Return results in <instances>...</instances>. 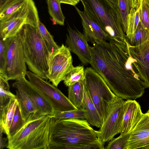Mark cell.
Listing matches in <instances>:
<instances>
[{
  "label": "cell",
  "mask_w": 149,
  "mask_h": 149,
  "mask_svg": "<svg viewBox=\"0 0 149 149\" xmlns=\"http://www.w3.org/2000/svg\"><path fill=\"white\" fill-rule=\"evenodd\" d=\"M103 41L90 47L92 68L104 79L116 95L135 100L145 92L126 43Z\"/></svg>",
  "instance_id": "6da1fadb"
},
{
  "label": "cell",
  "mask_w": 149,
  "mask_h": 149,
  "mask_svg": "<svg viewBox=\"0 0 149 149\" xmlns=\"http://www.w3.org/2000/svg\"><path fill=\"white\" fill-rule=\"evenodd\" d=\"M99 131L86 119L50 118L49 142L67 146L68 149H104Z\"/></svg>",
  "instance_id": "7a4b0ae2"
},
{
  "label": "cell",
  "mask_w": 149,
  "mask_h": 149,
  "mask_svg": "<svg viewBox=\"0 0 149 149\" xmlns=\"http://www.w3.org/2000/svg\"><path fill=\"white\" fill-rule=\"evenodd\" d=\"M19 33L25 62L29 69L48 80L47 75L51 54L37 27L25 24Z\"/></svg>",
  "instance_id": "3957f363"
},
{
  "label": "cell",
  "mask_w": 149,
  "mask_h": 149,
  "mask_svg": "<svg viewBox=\"0 0 149 149\" xmlns=\"http://www.w3.org/2000/svg\"><path fill=\"white\" fill-rule=\"evenodd\" d=\"M84 10L98 23L110 40L125 43L124 33L118 8L109 0H80Z\"/></svg>",
  "instance_id": "277c9868"
},
{
  "label": "cell",
  "mask_w": 149,
  "mask_h": 149,
  "mask_svg": "<svg viewBox=\"0 0 149 149\" xmlns=\"http://www.w3.org/2000/svg\"><path fill=\"white\" fill-rule=\"evenodd\" d=\"M50 117L42 116L26 123L15 135L8 138L9 149H47Z\"/></svg>",
  "instance_id": "5b68a950"
},
{
  "label": "cell",
  "mask_w": 149,
  "mask_h": 149,
  "mask_svg": "<svg viewBox=\"0 0 149 149\" xmlns=\"http://www.w3.org/2000/svg\"><path fill=\"white\" fill-rule=\"evenodd\" d=\"M84 80L86 89L104 122L109 106L117 97L92 68L85 69Z\"/></svg>",
  "instance_id": "8992f818"
},
{
  "label": "cell",
  "mask_w": 149,
  "mask_h": 149,
  "mask_svg": "<svg viewBox=\"0 0 149 149\" xmlns=\"http://www.w3.org/2000/svg\"><path fill=\"white\" fill-rule=\"evenodd\" d=\"M40 21L33 0L3 20L0 21V38L3 40L17 36L26 24L37 27Z\"/></svg>",
  "instance_id": "52a82bcc"
},
{
  "label": "cell",
  "mask_w": 149,
  "mask_h": 149,
  "mask_svg": "<svg viewBox=\"0 0 149 149\" xmlns=\"http://www.w3.org/2000/svg\"><path fill=\"white\" fill-rule=\"evenodd\" d=\"M5 63L1 73L7 80L25 77L27 71L23 45L19 32L16 36L6 39Z\"/></svg>",
  "instance_id": "ba28073f"
},
{
  "label": "cell",
  "mask_w": 149,
  "mask_h": 149,
  "mask_svg": "<svg viewBox=\"0 0 149 149\" xmlns=\"http://www.w3.org/2000/svg\"><path fill=\"white\" fill-rule=\"evenodd\" d=\"M125 101L117 97L108 107L106 118L99 130V141L104 145L121 132Z\"/></svg>",
  "instance_id": "9c48e42d"
},
{
  "label": "cell",
  "mask_w": 149,
  "mask_h": 149,
  "mask_svg": "<svg viewBox=\"0 0 149 149\" xmlns=\"http://www.w3.org/2000/svg\"><path fill=\"white\" fill-rule=\"evenodd\" d=\"M74 67L71 52L63 44L51 54L47 77L57 87L66 74Z\"/></svg>",
  "instance_id": "30bf717a"
},
{
  "label": "cell",
  "mask_w": 149,
  "mask_h": 149,
  "mask_svg": "<svg viewBox=\"0 0 149 149\" xmlns=\"http://www.w3.org/2000/svg\"><path fill=\"white\" fill-rule=\"evenodd\" d=\"M26 76L30 82L49 100L55 111H67L77 109L57 87L31 71Z\"/></svg>",
  "instance_id": "8fae6325"
},
{
  "label": "cell",
  "mask_w": 149,
  "mask_h": 149,
  "mask_svg": "<svg viewBox=\"0 0 149 149\" xmlns=\"http://www.w3.org/2000/svg\"><path fill=\"white\" fill-rule=\"evenodd\" d=\"M133 64L145 88H149V36L141 43L135 46L126 42Z\"/></svg>",
  "instance_id": "7c38bea8"
},
{
  "label": "cell",
  "mask_w": 149,
  "mask_h": 149,
  "mask_svg": "<svg viewBox=\"0 0 149 149\" xmlns=\"http://www.w3.org/2000/svg\"><path fill=\"white\" fill-rule=\"evenodd\" d=\"M12 86L25 93L36 104L42 116H50L54 113V107L49 100L25 77L16 80Z\"/></svg>",
  "instance_id": "4fadbf2b"
},
{
  "label": "cell",
  "mask_w": 149,
  "mask_h": 149,
  "mask_svg": "<svg viewBox=\"0 0 149 149\" xmlns=\"http://www.w3.org/2000/svg\"><path fill=\"white\" fill-rule=\"evenodd\" d=\"M68 31L65 41L66 46L71 52L77 56L83 65L90 64L91 46L86 36L77 29H72L69 26Z\"/></svg>",
  "instance_id": "5bb4252c"
},
{
  "label": "cell",
  "mask_w": 149,
  "mask_h": 149,
  "mask_svg": "<svg viewBox=\"0 0 149 149\" xmlns=\"http://www.w3.org/2000/svg\"><path fill=\"white\" fill-rule=\"evenodd\" d=\"M129 133L125 149H149V116L144 114Z\"/></svg>",
  "instance_id": "9a60e30c"
},
{
  "label": "cell",
  "mask_w": 149,
  "mask_h": 149,
  "mask_svg": "<svg viewBox=\"0 0 149 149\" xmlns=\"http://www.w3.org/2000/svg\"><path fill=\"white\" fill-rule=\"evenodd\" d=\"M75 8L81 18L84 34L88 42L94 45L102 41L109 40L108 35L100 25L86 11H81L76 7Z\"/></svg>",
  "instance_id": "2e32d148"
},
{
  "label": "cell",
  "mask_w": 149,
  "mask_h": 149,
  "mask_svg": "<svg viewBox=\"0 0 149 149\" xmlns=\"http://www.w3.org/2000/svg\"><path fill=\"white\" fill-rule=\"evenodd\" d=\"M124 107L121 132L129 133L135 127L144 113L142 111L140 105L135 100L125 101Z\"/></svg>",
  "instance_id": "e0dca14e"
},
{
  "label": "cell",
  "mask_w": 149,
  "mask_h": 149,
  "mask_svg": "<svg viewBox=\"0 0 149 149\" xmlns=\"http://www.w3.org/2000/svg\"><path fill=\"white\" fill-rule=\"evenodd\" d=\"M16 89V97L25 123L42 116L39 109L31 99L21 89Z\"/></svg>",
  "instance_id": "ac0fdd59"
},
{
  "label": "cell",
  "mask_w": 149,
  "mask_h": 149,
  "mask_svg": "<svg viewBox=\"0 0 149 149\" xmlns=\"http://www.w3.org/2000/svg\"><path fill=\"white\" fill-rule=\"evenodd\" d=\"M18 104L16 98L11 99L7 104L0 107V129L7 136Z\"/></svg>",
  "instance_id": "d6986e66"
},
{
  "label": "cell",
  "mask_w": 149,
  "mask_h": 149,
  "mask_svg": "<svg viewBox=\"0 0 149 149\" xmlns=\"http://www.w3.org/2000/svg\"><path fill=\"white\" fill-rule=\"evenodd\" d=\"M81 107L87 112L88 117L86 120L89 123L93 126L100 128L103 124V120L85 88Z\"/></svg>",
  "instance_id": "ffe728a7"
},
{
  "label": "cell",
  "mask_w": 149,
  "mask_h": 149,
  "mask_svg": "<svg viewBox=\"0 0 149 149\" xmlns=\"http://www.w3.org/2000/svg\"><path fill=\"white\" fill-rule=\"evenodd\" d=\"M85 88L84 79L68 87V98L77 108L81 107Z\"/></svg>",
  "instance_id": "44dd1931"
},
{
  "label": "cell",
  "mask_w": 149,
  "mask_h": 149,
  "mask_svg": "<svg viewBox=\"0 0 149 149\" xmlns=\"http://www.w3.org/2000/svg\"><path fill=\"white\" fill-rule=\"evenodd\" d=\"M140 21L139 9L131 8L127 17L125 33L127 41L130 45L133 42L135 32Z\"/></svg>",
  "instance_id": "7402d4cb"
},
{
  "label": "cell",
  "mask_w": 149,
  "mask_h": 149,
  "mask_svg": "<svg viewBox=\"0 0 149 149\" xmlns=\"http://www.w3.org/2000/svg\"><path fill=\"white\" fill-rule=\"evenodd\" d=\"M29 0H7L0 6V21L25 6Z\"/></svg>",
  "instance_id": "603a6c76"
},
{
  "label": "cell",
  "mask_w": 149,
  "mask_h": 149,
  "mask_svg": "<svg viewBox=\"0 0 149 149\" xmlns=\"http://www.w3.org/2000/svg\"><path fill=\"white\" fill-rule=\"evenodd\" d=\"M49 13L53 21L57 24L64 25L65 17L61 6V4L57 0H47Z\"/></svg>",
  "instance_id": "cb8c5ba5"
},
{
  "label": "cell",
  "mask_w": 149,
  "mask_h": 149,
  "mask_svg": "<svg viewBox=\"0 0 149 149\" xmlns=\"http://www.w3.org/2000/svg\"><path fill=\"white\" fill-rule=\"evenodd\" d=\"M50 118L58 119H87L88 116L86 109L80 107L77 109L64 111H55Z\"/></svg>",
  "instance_id": "d4e9b609"
},
{
  "label": "cell",
  "mask_w": 149,
  "mask_h": 149,
  "mask_svg": "<svg viewBox=\"0 0 149 149\" xmlns=\"http://www.w3.org/2000/svg\"><path fill=\"white\" fill-rule=\"evenodd\" d=\"M85 77V69L83 65L74 67L65 76L64 83L67 87L83 80Z\"/></svg>",
  "instance_id": "484cf974"
},
{
  "label": "cell",
  "mask_w": 149,
  "mask_h": 149,
  "mask_svg": "<svg viewBox=\"0 0 149 149\" xmlns=\"http://www.w3.org/2000/svg\"><path fill=\"white\" fill-rule=\"evenodd\" d=\"M7 81L0 73V107L7 104L11 99L16 98V95L10 90V86Z\"/></svg>",
  "instance_id": "4316f807"
},
{
  "label": "cell",
  "mask_w": 149,
  "mask_h": 149,
  "mask_svg": "<svg viewBox=\"0 0 149 149\" xmlns=\"http://www.w3.org/2000/svg\"><path fill=\"white\" fill-rule=\"evenodd\" d=\"M37 28L51 54L58 49L59 46L54 41L53 36L40 21H39Z\"/></svg>",
  "instance_id": "83f0119b"
},
{
  "label": "cell",
  "mask_w": 149,
  "mask_h": 149,
  "mask_svg": "<svg viewBox=\"0 0 149 149\" xmlns=\"http://www.w3.org/2000/svg\"><path fill=\"white\" fill-rule=\"evenodd\" d=\"M25 123L22 117L18 105L10 127L9 134L7 136V139L16 134Z\"/></svg>",
  "instance_id": "f1b7e54d"
},
{
  "label": "cell",
  "mask_w": 149,
  "mask_h": 149,
  "mask_svg": "<svg viewBox=\"0 0 149 149\" xmlns=\"http://www.w3.org/2000/svg\"><path fill=\"white\" fill-rule=\"evenodd\" d=\"M140 21L149 31V0H141L139 8Z\"/></svg>",
  "instance_id": "f546056e"
},
{
  "label": "cell",
  "mask_w": 149,
  "mask_h": 149,
  "mask_svg": "<svg viewBox=\"0 0 149 149\" xmlns=\"http://www.w3.org/2000/svg\"><path fill=\"white\" fill-rule=\"evenodd\" d=\"M120 135L109 141L104 149H125L129 138L130 133L121 132Z\"/></svg>",
  "instance_id": "4dcf8cb0"
},
{
  "label": "cell",
  "mask_w": 149,
  "mask_h": 149,
  "mask_svg": "<svg viewBox=\"0 0 149 149\" xmlns=\"http://www.w3.org/2000/svg\"><path fill=\"white\" fill-rule=\"evenodd\" d=\"M118 8L123 31L125 34L127 31V17L131 8L129 0H118Z\"/></svg>",
  "instance_id": "1f68e13d"
},
{
  "label": "cell",
  "mask_w": 149,
  "mask_h": 149,
  "mask_svg": "<svg viewBox=\"0 0 149 149\" xmlns=\"http://www.w3.org/2000/svg\"><path fill=\"white\" fill-rule=\"evenodd\" d=\"M149 36V31L144 28L140 21L135 32L133 42L130 45H139L145 41Z\"/></svg>",
  "instance_id": "d6a6232c"
},
{
  "label": "cell",
  "mask_w": 149,
  "mask_h": 149,
  "mask_svg": "<svg viewBox=\"0 0 149 149\" xmlns=\"http://www.w3.org/2000/svg\"><path fill=\"white\" fill-rule=\"evenodd\" d=\"M6 40L0 38V72L2 71L5 61L6 52Z\"/></svg>",
  "instance_id": "836d02e7"
},
{
  "label": "cell",
  "mask_w": 149,
  "mask_h": 149,
  "mask_svg": "<svg viewBox=\"0 0 149 149\" xmlns=\"http://www.w3.org/2000/svg\"><path fill=\"white\" fill-rule=\"evenodd\" d=\"M0 149H2L7 147L8 143L7 142V139L3 136V134L4 133L3 130L0 129Z\"/></svg>",
  "instance_id": "e575fe53"
},
{
  "label": "cell",
  "mask_w": 149,
  "mask_h": 149,
  "mask_svg": "<svg viewBox=\"0 0 149 149\" xmlns=\"http://www.w3.org/2000/svg\"><path fill=\"white\" fill-rule=\"evenodd\" d=\"M60 3L68 4L73 6H75L80 0H57Z\"/></svg>",
  "instance_id": "d590c367"
},
{
  "label": "cell",
  "mask_w": 149,
  "mask_h": 149,
  "mask_svg": "<svg viewBox=\"0 0 149 149\" xmlns=\"http://www.w3.org/2000/svg\"><path fill=\"white\" fill-rule=\"evenodd\" d=\"M131 8H137L138 5V0H129Z\"/></svg>",
  "instance_id": "8d00e7d4"
},
{
  "label": "cell",
  "mask_w": 149,
  "mask_h": 149,
  "mask_svg": "<svg viewBox=\"0 0 149 149\" xmlns=\"http://www.w3.org/2000/svg\"><path fill=\"white\" fill-rule=\"evenodd\" d=\"M117 8H118V0H109Z\"/></svg>",
  "instance_id": "74e56055"
},
{
  "label": "cell",
  "mask_w": 149,
  "mask_h": 149,
  "mask_svg": "<svg viewBox=\"0 0 149 149\" xmlns=\"http://www.w3.org/2000/svg\"><path fill=\"white\" fill-rule=\"evenodd\" d=\"M7 0H0V6L2 5Z\"/></svg>",
  "instance_id": "f35d334b"
},
{
  "label": "cell",
  "mask_w": 149,
  "mask_h": 149,
  "mask_svg": "<svg viewBox=\"0 0 149 149\" xmlns=\"http://www.w3.org/2000/svg\"><path fill=\"white\" fill-rule=\"evenodd\" d=\"M146 113L148 116H149V110L148 111H147V112Z\"/></svg>",
  "instance_id": "ab89813d"
},
{
  "label": "cell",
  "mask_w": 149,
  "mask_h": 149,
  "mask_svg": "<svg viewBox=\"0 0 149 149\" xmlns=\"http://www.w3.org/2000/svg\"><path fill=\"white\" fill-rule=\"evenodd\" d=\"M141 0H138V3L137 6H139V5Z\"/></svg>",
  "instance_id": "60d3db41"
}]
</instances>
